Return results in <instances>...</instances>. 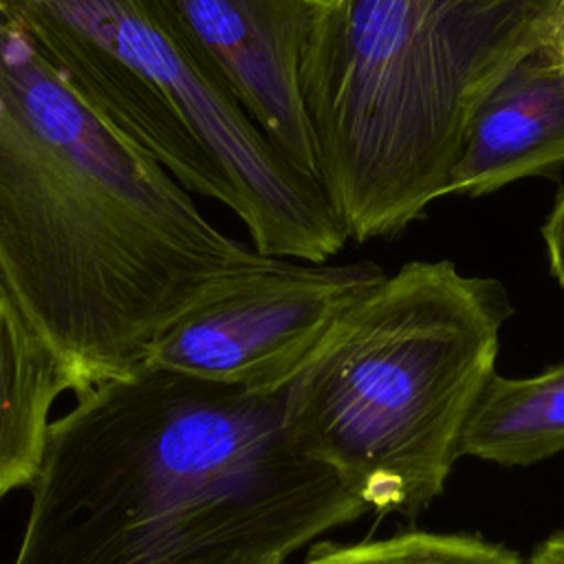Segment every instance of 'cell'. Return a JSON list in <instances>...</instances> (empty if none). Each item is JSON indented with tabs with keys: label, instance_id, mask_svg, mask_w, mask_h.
Returning <instances> with one entry per match:
<instances>
[{
	"label": "cell",
	"instance_id": "7a4b0ae2",
	"mask_svg": "<svg viewBox=\"0 0 564 564\" xmlns=\"http://www.w3.org/2000/svg\"><path fill=\"white\" fill-rule=\"evenodd\" d=\"M13 564L289 560L368 511L271 394L150 368L51 421Z\"/></svg>",
	"mask_w": 564,
	"mask_h": 564
},
{
	"label": "cell",
	"instance_id": "9a60e30c",
	"mask_svg": "<svg viewBox=\"0 0 564 564\" xmlns=\"http://www.w3.org/2000/svg\"><path fill=\"white\" fill-rule=\"evenodd\" d=\"M249 564H286V560H280V557H267V560H258V562H249Z\"/></svg>",
	"mask_w": 564,
	"mask_h": 564
},
{
	"label": "cell",
	"instance_id": "7c38bea8",
	"mask_svg": "<svg viewBox=\"0 0 564 564\" xmlns=\"http://www.w3.org/2000/svg\"><path fill=\"white\" fill-rule=\"evenodd\" d=\"M540 236L546 251L549 273L560 286H564V187L557 192L542 227Z\"/></svg>",
	"mask_w": 564,
	"mask_h": 564
},
{
	"label": "cell",
	"instance_id": "277c9868",
	"mask_svg": "<svg viewBox=\"0 0 564 564\" xmlns=\"http://www.w3.org/2000/svg\"><path fill=\"white\" fill-rule=\"evenodd\" d=\"M511 313L496 278L452 260L399 267L284 388L293 441L368 509L414 518L445 489Z\"/></svg>",
	"mask_w": 564,
	"mask_h": 564
},
{
	"label": "cell",
	"instance_id": "8992f818",
	"mask_svg": "<svg viewBox=\"0 0 564 564\" xmlns=\"http://www.w3.org/2000/svg\"><path fill=\"white\" fill-rule=\"evenodd\" d=\"M386 275L366 260L273 258L178 315L145 366L258 394L280 392Z\"/></svg>",
	"mask_w": 564,
	"mask_h": 564
},
{
	"label": "cell",
	"instance_id": "6da1fadb",
	"mask_svg": "<svg viewBox=\"0 0 564 564\" xmlns=\"http://www.w3.org/2000/svg\"><path fill=\"white\" fill-rule=\"evenodd\" d=\"M273 258L225 234L0 4V295L88 388Z\"/></svg>",
	"mask_w": 564,
	"mask_h": 564
},
{
	"label": "cell",
	"instance_id": "30bf717a",
	"mask_svg": "<svg viewBox=\"0 0 564 564\" xmlns=\"http://www.w3.org/2000/svg\"><path fill=\"white\" fill-rule=\"evenodd\" d=\"M564 449V361L531 377L494 372L460 434L458 456L505 467L533 465Z\"/></svg>",
	"mask_w": 564,
	"mask_h": 564
},
{
	"label": "cell",
	"instance_id": "8fae6325",
	"mask_svg": "<svg viewBox=\"0 0 564 564\" xmlns=\"http://www.w3.org/2000/svg\"><path fill=\"white\" fill-rule=\"evenodd\" d=\"M297 564H524L502 544L478 535L405 531L381 540L317 542Z\"/></svg>",
	"mask_w": 564,
	"mask_h": 564
},
{
	"label": "cell",
	"instance_id": "ba28073f",
	"mask_svg": "<svg viewBox=\"0 0 564 564\" xmlns=\"http://www.w3.org/2000/svg\"><path fill=\"white\" fill-rule=\"evenodd\" d=\"M564 165V70L538 51L485 97L449 172L447 194L482 196Z\"/></svg>",
	"mask_w": 564,
	"mask_h": 564
},
{
	"label": "cell",
	"instance_id": "5b68a950",
	"mask_svg": "<svg viewBox=\"0 0 564 564\" xmlns=\"http://www.w3.org/2000/svg\"><path fill=\"white\" fill-rule=\"evenodd\" d=\"M112 126L192 196L225 205L251 247L326 262L348 238L317 178L238 104L174 0H0Z\"/></svg>",
	"mask_w": 564,
	"mask_h": 564
},
{
	"label": "cell",
	"instance_id": "3957f363",
	"mask_svg": "<svg viewBox=\"0 0 564 564\" xmlns=\"http://www.w3.org/2000/svg\"><path fill=\"white\" fill-rule=\"evenodd\" d=\"M564 0H311L302 97L317 181L350 240L394 236L441 196L485 97Z\"/></svg>",
	"mask_w": 564,
	"mask_h": 564
},
{
	"label": "cell",
	"instance_id": "52a82bcc",
	"mask_svg": "<svg viewBox=\"0 0 564 564\" xmlns=\"http://www.w3.org/2000/svg\"><path fill=\"white\" fill-rule=\"evenodd\" d=\"M238 104L300 172L317 178L302 97L311 0H174Z\"/></svg>",
	"mask_w": 564,
	"mask_h": 564
},
{
	"label": "cell",
	"instance_id": "9c48e42d",
	"mask_svg": "<svg viewBox=\"0 0 564 564\" xmlns=\"http://www.w3.org/2000/svg\"><path fill=\"white\" fill-rule=\"evenodd\" d=\"M66 390L77 383L64 361L0 295V498L31 485Z\"/></svg>",
	"mask_w": 564,
	"mask_h": 564
},
{
	"label": "cell",
	"instance_id": "4fadbf2b",
	"mask_svg": "<svg viewBox=\"0 0 564 564\" xmlns=\"http://www.w3.org/2000/svg\"><path fill=\"white\" fill-rule=\"evenodd\" d=\"M538 53L555 68L564 70V7L557 15V22L553 24L546 42L538 48Z\"/></svg>",
	"mask_w": 564,
	"mask_h": 564
},
{
	"label": "cell",
	"instance_id": "5bb4252c",
	"mask_svg": "<svg viewBox=\"0 0 564 564\" xmlns=\"http://www.w3.org/2000/svg\"><path fill=\"white\" fill-rule=\"evenodd\" d=\"M524 564H564V529L540 542Z\"/></svg>",
	"mask_w": 564,
	"mask_h": 564
}]
</instances>
